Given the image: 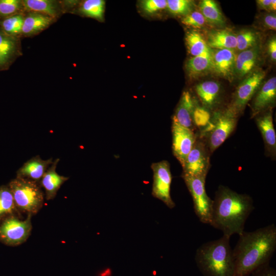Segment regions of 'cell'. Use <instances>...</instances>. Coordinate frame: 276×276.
<instances>
[{
	"instance_id": "obj_26",
	"label": "cell",
	"mask_w": 276,
	"mask_h": 276,
	"mask_svg": "<svg viewBox=\"0 0 276 276\" xmlns=\"http://www.w3.org/2000/svg\"><path fill=\"white\" fill-rule=\"evenodd\" d=\"M200 12L206 22L216 26H222L225 23L224 18L217 4L212 0H203L199 6Z\"/></svg>"
},
{
	"instance_id": "obj_13",
	"label": "cell",
	"mask_w": 276,
	"mask_h": 276,
	"mask_svg": "<svg viewBox=\"0 0 276 276\" xmlns=\"http://www.w3.org/2000/svg\"><path fill=\"white\" fill-rule=\"evenodd\" d=\"M21 55L18 37L0 29V71L7 70Z\"/></svg>"
},
{
	"instance_id": "obj_28",
	"label": "cell",
	"mask_w": 276,
	"mask_h": 276,
	"mask_svg": "<svg viewBox=\"0 0 276 276\" xmlns=\"http://www.w3.org/2000/svg\"><path fill=\"white\" fill-rule=\"evenodd\" d=\"M105 2L103 0H86L83 2L80 8L84 15L101 20L103 17Z\"/></svg>"
},
{
	"instance_id": "obj_30",
	"label": "cell",
	"mask_w": 276,
	"mask_h": 276,
	"mask_svg": "<svg viewBox=\"0 0 276 276\" xmlns=\"http://www.w3.org/2000/svg\"><path fill=\"white\" fill-rule=\"evenodd\" d=\"M236 48L241 52L256 46L258 41V36L251 30H244L236 36Z\"/></svg>"
},
{
	"instance_id": "obj_23",
	"label": "cell",
	"mask_w": 276,
	"mask_h": 276,
	"mask_svg": "<svg viewBox=\"0 0 276 276\" xmlns=\"http://www.w3.org/2000/svg\"><path fill=\"white\" fill-rule=\"evenodd\" d=\"M210 48L233 50L237 48L236 36L227 30H219L208 34L206 41Z\"/></svg>"
},
{
	"instance_id": "obj_31",
	"label": "cell",
	"mask_w": 276,
	"mask_h": 276,
	"mask_svg": "<svg viewBox=\"0 0 276 276\" xmlns=\"http://www.w3.org/2000/svg\"><path fill=\"white\" fill-rule=\"evenodd\" d=\"M24 9L22 1L0 0V16L7 18L19 14Z\"/></svg>"
},
{
	"instance_id": "obj_35",
	"label": "cell",
	"mask_w": 276,
	"mask_h": 276,
	"mask_svg": "<svg viewBox=\"0 0 276 276\" xmlns=\"http://www.w3.org/2000/svg\"><path fill=\"white\" fill-rule=\"evenodd\" d=\"M249 276H276V270L269 262L256 269Z\"/></svg>"
},
{
	"instance_id": "obj_10",
	"label": "cell",
	"mask_w": 276,
	"mask_h": 276,
	"mask_svg": "<svg viewBox=\"0 0 276 276\" xmlns=\"http://www.w3.org/2000/svg\"><path fill=\"white\" fill-rule=\"evenodd\" d=\"M209 151L203 142L196 140L182 166V175L205 178L210 168Z\"/></svg>"
},
{
	"instance_id": "obj_6",
	"label": "cell",
	"mask_w": 276,
	"mask_h": 276,
	"mask_svg": "<svg viewBox=\"0 0 276 276\" xmlns=\"http://www.w3.org/2000/svg\"><path fill=\"white\" fill-rule=\"evenodd\" d=\"M32 216L28 215L26 219L20 220L18 215H11L0 220V241L10 246L25 242L32 229Z\"/></svg>"
},
{
	"instance_id": "obj_15",
	"label": "cell",
	"mask_w": 276,
	"mask_h": 276,
	"mask_svg": "<svg viewBox=\"0 0 276 276\" xmlns=\"http://www.w3.org/2000/svg\"><path fill=\"white\" fill-rule=\"evenodd\" d=\"M256 117V122L262 136L266 151L269 156L275 158L276 135L273 124L272 111L268 109Z\"/></svg>"
},
{
	"instance_id": "obj_20",
	"label": "cell",
	"mask_w": 276,
	"mask_h": 276,
	"mask_svg": "<svg viewBox=\"0 0 276 276\" xmlns=\"http://www.w3.org/2000/svg\"><path fill=\"white\" fill-rule=\"evenodd\" d=\"M259 55V48L256 45L241 51L236 56L235 74L242 78L251 72L255 67Z\"/></svg>"
},
{
	"instance_id": "obj_3",
	"label": "cell",
	"mask_w": 276,
	"mask_h": 276,
	"mask_svg": "<svg viewBox=\"0 0 276 276\" xmlns=\"http://www.w3.org/2000/svg\"><path fill=\"white\" fill-rule=\"evenodd\" d=\"M229 239L223 235L197 248L195 262L203 276H234V261Z\"/></svg>"
},
{
	"instance_id": "obj_29",
	"label": "cell",
	"mask_w": 276,
	"mask_h": 276,
	"mask_svg": "<svg viewBox=\"0 0 276 276\" xmlns=\"http://www.w3.org/2000/svg\"><path fill=\"white\" fill-rule=\"evenodd\" d=\"M24 18L21 14L6 18L2 22V30L10 35L17 36L21 34Z\"/></svg>"
},
{
	"instance_id": "obj_34",
	"label": "cell",
	"mask_w": 276,
	"mask_h": 276,
	"mask_svg": "<svg viewBox=\"0 0 276 276\" xmlns=\"http://www.w3.org/2000/svg\"><path fill=\"white\" fill-rule=\"evenodd\" d=\"M143 10L147 13H153L167 7L166 0H145L141 2Z\"/></svg>"
},
{
	"instance_id": "obj_37",
	"label": "cell",
	"mask_w": 276,
	"mask_h": 276,
	"mask_svg": "<svg viewBox=\"0 0 276 276\" xmlns=\"http://www.w3.org/2000/svg\"><path fill=\"white\" fill-rule=\"evenodd\" d=\"M263 23L265 27L269 29L275 30L276 17L274 14H268L263 18Z\"/></svg>"
},
{
	"instance_id": "obj_27",
	"label": "cell",
	"mask_w": 276,
	"mask_h": 276,
	"mask_svg": "<svg viewBox=\"0 0 276 276\" xmlns=\"http://www.w3.org/2000/svg\"><path fill=\"white\" fill-rule=\"evenodd\" d=\"M12 193L8 186H0V220L11 215H18Z\"/></svg>"
},
{
	"instance_id": "obj_21",
	"label": "cell",
	"mask_w": 276,
	"mask_h": 276,
	"mask_svg": "<svg viewBox=\"0 0 276 276\" xmlns=\"http://www.w3.org/2000/svg\"><path fill=\"white\" fill-rule=\"evenodd\" d=\"M24 10L36 12L48 15L54 19L59 16L63 11L60 3L52 0L22 1Z\"/></svg>"
},
{
	"instance_id": "obj_9",
	"label": "cell",
	"mask_w": 276,
	"mask_h": 276,
	"mask_svg": "<svg viewBox=\"0 0 276 276\" xmlns=\"http://www.w3.org/2000/svg\"><path fill=\"white\" fill-rule=\"evenodd\" d=\"M151 167L153 173L152 195L162 201L169 208L173 209L175 204L170 195L172 175L168 162L154 163Z\"/></svg>"
},
{
	"instance_id": "obj_38",
	"label": "cell",
	"mask_w": 276,
	"mask_h": 276,
	"mask_svg": "<svg viewBox=\"0 0 276 276\" xmlns=\"http://www.w3.org/2000/svg\"><path fill=\"white\" fill-rule=\"evenodd\" d=\"M268 52L271 59L275 61L276 59V39L271 38L268 43Z\"/></svg>"
},
{
	"instance_id": "obj_32",
	"label": "cell",
	"mask_w": 276,
	"mask_h": 276,
	"mask_svg": "<svg viewBox=\"0 0 276 276\" xmlns=\"http://www.w3.org/2000/svg\"><path fill=\"white\" fill-rule=\"evenodd\" d=\"M192 4L189 0H168L167 8L172 14L185 16L191 12Z\"/></svg>"
},
{
	"instance_id": "obj_4",
	"label": "cell",
	"mask_w": 276,
	"mask_h": 276,
	"mask_svg": "<svg viewBox=\"0 0 276 276\" xmlns=\"http://www.w3.org/2000/svg\"><path fill=\"white\" fill-rule=\"evenodd\" d=\"M8 186L19 212L33 216L42 208L45 195L39 183L16 177Z\"/></svg>"
},
{
	"instance_id": "obj_36",
	"label": "cell",
	"mask_w": 276,
	"mask_h": 276,
	"mask_svg": "<svg viewBox=\"0 0 276 276\" xmlns=\"http://www.w3.org/2000/svg\"><path fill=\"white\" fill-rule=\"evenodd\" d=\"M259 7L267 11H275L276 9V1L275 0H258L257 1Z\"/></svg>"
},
{
	"instance_id": "obj_7",
	"label": "cell",
	"mask_w": 276,
	"mask_h": 276,
	"mask_svg": "<svg viewBox=\"0 0 276 276\" xmlns=\"http://www.w3.org/2000/svg\"><path fill=\"white\" fill-rule=\"evenodd\" d=\"M182 176L191 195L196 215L200 222L210 225L213 200L206 194L205 178Z\"/></svg>"
},
{
	"instance_id": "obj_18",
	"label": "cell",
	"mask_w": 276,
	"mask_h": 276,
	"mask_svg": "<svg viewBox=\"0 0 276 276\" xmlns=\"http://www.w3.org/2000/svg\"><path fill=\"white\" fill-rule=\"evenodd\" d=\"M196 108L190 93L188 91H183L172 119L180 125L193 130L195 126L194 113Z\"/></svg>"
},
{
	"instance_id": "obj_2",
	"label": "cell",
	"mask_w": 276,
	"mask_h": 276,
	"mask_svg": "<svg viewBox=\"0 0 276 276\" xmlns=\"http://www.w3.org/2000/svg\"><path fill=\"white\" fill-rule=\"evenodd\" d=\"M254 209L250 196L220 186L213 200L210 225L229 237L234 234L239 235L244 231L245 222Z\"/></svg>"
},
{
	"instance_id": "obj_25",
	"label": "cell",
	"mask_w": 276,
	"mask_h": 276,
	"mask_svg": "<svg viewBox=\"0 0 276 276\" xmlns=\"http://www.w3.org/2000/svg\"><path fill=\"white\" fill-rule=\"evenodd\" d=\"M185 39L188 51L193 57L212 55V50L199 32L194 30L189 31Z\"/></svg>"
},
{
	"instance_id": "obj_33",
	"label": "cell",
	"mask_w": 276,
	"mask_h": 276,
	"mask_svg": "<svg viewBox=\"0 0 276 276\" xmlns=\"http://www.w3.org/2000/svg\"><path fill=\"white\" fill-rule=\"evenodd\" d=\"M182 22L189 27L196 28H201L206 22L203 16L200 11H195L190 12L184 16L181 20Z\"/></svg>"
},
{
	"instance_id": "obj_17",
	"label": "cell",
	"mask_w": 276,
	"mask_h": 276,
	"mask_svg": "<svg viewBox=\"0 0 276 276\" xmlns=\"http://www.w3.org/2000/svg\"><path fill=\"white\" fill-rule=\"evenodd\" d=\"M59 161V158H56L53 161L39 183L44 190V195L47 200L53 199L61 186L69 178L57 172L56 168Z\"/></svg>"
},
{
	"instance_id": "obj_8",
	"label": "cell",
	"mask_w": 276,
	"mask_h": 276,
	"mask_svg": "<svg viewBox=\"0 0 276 276\" xmlns=\"http://www.w3.org/2000/svg\"><path fill=\"white\" fill-rule=\"evenodd\" d=\"M265 76V72L262 70L257 71L247 76L238 86L228 109L237 117L242 113L259 89Z\"/></svg>"
},
{
	"instance_id": "obj_14",
	"label": "cell",
	"mask_w": 276,
	"mask_h": 276,
	"mask_svg": "<svg viewBox=\"0 0 276 276\" xmlns=\"http://www.w3.org/2000/svg\"><path fill=\"white\" fill-rule=\"evenodd\" d=\"M236 55L233 50H217L212 53L213 71L217 75L231 81L235 75Z\"/></svg>"
},
{
	"instance_id": "obj_24",
	"label": "cell",
	"mask_w": 276,
	"mask_h": 276,
	"mask_svg": "<svg viewBox=\"0 0 276 276\" xmlns=\"http://www.w3.org/2000/svg\"><path fill=\"white\" fill-rule=\"evenodd\" d=\"M212 55H202L192 57L186 64V69L188 75L196 78L212 71Z\"/></svg>"
},
{
	"instance_id": "obj_19",
	"label": "cell",
	"mask_w": 276,
	"mask_h": 276,
	"mask_svg": "<svg viewBox=\"0 0 276 276\" xmlns=\"http://www.w3.org/2000/svg\"><path fill=\"white\" fill-rule=\"evenodd\" d=\"M52 17L36 12H30L25 16L21 34L26 36L36 35L48 28L54 21Z\"/></svg>"
},
{
	"instance_id": "obj_12",
	"label": "cell",
	"mask_w": 276,
	"mask_h": 276,
	"mask_svg": "<svg viewBox=\"0 0 276 276\" xmlns=\"http://www.w3.org/2000/svg\"><path fill=\"white\" fill-rule=\"evenodd\" d=\"M256 93L251 103V118L270 109L274 104L276 98L275 77L269 79Z\"/></svg>"
},
{
	"instance_id": "obj_11",
	"label": "cell",
	"mask_w": 276,
	"mask_h": 276,
	"mask_svg": "<svg viewBox=\"0 0 276 276\" xmlns=\"http://www.w3.org/2000/svg\"><path fill=\"white\" fill-rule=\"evenodd\" d=\"M172 133L173 153L182 166L195 145L196 137L193 130L180 125L173 119Z\"/></svg>"
},
{
	"instance_id": "obj_22",
	"label": "cell",
	"mask_w": 276,
	"mask_h": 276,
	"mask_svg": "<svg viewBox=\"0 0 276 276\" xmlns=\"http://www.w3.org/2000/svg\"><path fill=\"white\" fill-rule=\"evenodd\" d=\"M195 91L203 106L212 109L218 101L220 86L217 82L205 81L195 86Z\"/></svg>"
},
{
	"instance_id": "obj_16",
	"label": "cell",
	"mask_w": 276,
	"mask_h": 276,
	"mask_svg": "<svg viewBox=\"0 0 276 276\" xmlns=\"http://www.w3.org/2000/svg\"><path fill=\"white\" fill-rule=\"evenodd\" d=\"M53 162L52 158L44 160L39 155L34 156L17 171L16 177L27 179L39 183Z\"/></svg>"
},
{
	"instance_id": "obj_5",
	"label": "cell",
	"mask_w": 276,
	"mask_h": 276,
	"mask_svg": "<svg viewBox=\"0 0 276 276\" xmlns=\"http://www.w3.org/2000/svg\"><path fill=\"white\" fill-rule=\"evenodd\" d=\"M237 117L228 109L214 114L202 132L209 151L213 152L229 137L236 127Z\"/></svg>"
},
{
	"instance_id": "obj_1",
	"label": "cell",
	"mask_w": 276,
	"mask_h": 276,
	"mask_svg": "<svg viewBox=\"0 0 276 276\" xmlns=\"http://www.w3.org/2000/svg\"><path fill=\"white\" fill-rule=\"evenodd\" d=\"M233 249L234 276H249L256 269L270 262L276 249V226L269 224L239 235Z\"/></svg>"
}]
</instances>
